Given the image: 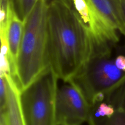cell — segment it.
Returning a JSON list of instances; mask_svg holds the SVG:
<instances>
[{
    "label": "cell",
    "mask_w": 125,
    "mask_h": 125,
    "mask_svg": "<svg viewBox=\"0 0 125 125\" xmlns=\"http://www.w3.org/2000/svg\"><path fill=\"white\" fill-rule=\"evenodd\" d=\"M119 1H120V7L121 12H122L123 19H124L125 21V2L124 0H119Z\"/></svg>",
    "instance_id": "9a60e30c"
},
{
    "label": "cell",
    "mask_w": 125,
    "mask_h": 125,
    "mask_svg": "<svg viewBox=\"0 0 125 125\" xmlns=\"http://www.w3.org/2000/svg\"><path fill=\"white\" fill-rule=\"evenodd\" d=\"M24 21L18 16L13 8V2L10 5L8 12L7 38L9 49V60L11 76L16 81L17 65L20 47L23 36Z\"/></svg>",
    "instance_id": "52a82bcc"
},
{
    "label": "cell",
    "mask_w": 125,
    "mask_h": 125,
    "mask_svg": "<svg viewBox=\"0 0 125 125\" xmlns=\"http://www.w3.org/2000/svg\"><path fill=\"white\" fill-rule=\"evenodd\" d=\"M61 1L70 9L87 32L94 45L93 53L112 51L119 42L118 31L99 15L88 0Z\"/></svg>",
    "instance_id": "5b68a950"
},
{
    "label": "cell",
    "mask_w": 125,
    "mask_h": 125,
    "mask_svg": "<svg viewBox=\"0 0 125 125\" xmlns=\"http://www.w3.org/2000/svg\"><path fill=\"white\" fill-rule=\"evenodd\" d=\"M59 78L49 68L21 91V104L26 125H56V99Z\"/></svg>",
    "instance_id": "277c9868"
},
{
    "label": "cell",
    "mask_w": 125,
    "mask_h": 125,
    "mask_svg": "<svg viewBox=\"0 0 125 125\" xmlns=\"http://www.w3.org/2000/svg\"><path fill=\"white\" fill-rule=\"evenodd\" d=\"M58 87L56 99V125H83L89 119L92 107L73 80Z\"/></svg>",
    "instance_id": "8992f818"
},
{
    "label": "cell",
    "mask_w": 125,
    "mask_h": 125,
    "mask_svg": "<svg viewBox=\"0 0 125 125\" xmlns=\"http://www.w3.org/2000/svg\"><path fill=\"white\" fill-rule=\"evenodd\" d=\"M50 67L59 79L68 81L91 57L94 45L87 32L61 0H48Z\"/></svg>",
    "instance_id": "6da1fadb"
},
{
    "label": "cell",
    "mask_w": 125,
    "mask_h": 125,
    "mask_svg": "<svg viewBox=\"0 0 125 125\" xmlns=\"http://www.w3.org/2000/svg\"><path fill=\"white\" fill-rule=\"evenodd\" d=\"M105 100L114 107V114L109 118L90 116L89 125H125V81Z\"/></svg>",
    "instance_id": "9c48e42d"
},
{
    "label": "cell",
    "mask_w": 125,
    "mask_h": 125,
    "mask_svg": "<svg viewBox=\"0 0 125 125\" xmlns=\"http://www.w3.org/2000/svg\"><path fill=\"white\" fill-rule=\"evenodd\" d=\"M7 83L6 77L0 76V111L5 109L7 103Z\"/></svg>",
    "instance_id": "4fadbf2b"
},
{
    "label": "cell",
    "mask_w": 125,
    "mask_h": 125,
    "mask_svg": "<svg viewBox=\"0 0 125 125\" xmlns=\"http://www.w3.org/2000/svg\"><path fill=\"white\" fill-rule=\"evenodd\" d=\"M124 1H125V0H124Z\"/></svg>",
    "instance_id": "e0dca14e"
},
{
    "label": "cell",
    "mask_w": 125,
    "mask_h": 125,
    "mask_svg": "<svg viewBox=\"0 0 125 125\" xmlns=\"http://www.w3.org/2000/svg\"><path fill=\"white\" fill-rule=\"evenodd\" d=\"M13 8L18 17L24 21L38 0H12Z\"/></svg>",
    "instance_id": "8fae6325"
},
{
    "label": "cell",
    "mask_w": 125,
    "mask_h": 125,
    "mask_svg": "<svg viewBox=\"0 0 125 125\" xmlns=\"http://www.w3.org/2000/svg\"><path fill=\"white\" fill-rule=\"evenodd\" d=\"M48 7V0H38L24 20L15 81L21 91L50 67Z\"/></svg>",
    "instance_id": "7a4b0ae2"
},
{
    "label": "cell",
    "mask_w": 125,
    "mask_h": 125,
    "mask_svg": "<svg viewBox=\"0 0 125 125\" xmlns=\"http://www.w3.org/2000/svg\"><path fill=\"white\" fill-rule=\"evenodd\" d=\"M114 107L107 102H102L94 107L92 109L90 116L95 118L111 117L114 114Z\"/></svg>",
    "instance_id": "7c38bea8"
},
{
    "label": "cell",
    "mask_w": 125,
    "mask_h": 125,
    "mask_svg": "<svg viewBox=\"0 0 125 125\" xmlns=\"http://www.w3.org/2000/svg\"><path fill=\"white\" fill-rule=\"evenodd\" d=\"M0 125H6L4 120L1 117H0Z\"/></svg>",
    "instance_id": "2e32d148"
},
{
    "label": "cell",
    "mask_w": 125,
    "mask_h": 125,
    "mask_svg": "<svg viewBox=\"0 0 125 125\" xmlns=\"http://www.w3.org/2000/svg\"><path fill=\"white\" fill-rule=\"evenodd\" d=\"M115 64L118 69L125 72V56L122 54L117 56L115 58Z\"/></svg>",
    "instance_id": "5bb4252c"
},
{
    "label": "cell",
    "mask_w": 125,
    "mask_h": 125,
    "mask_svg": "<svg viewBox=\"0 0 125 125\" xmlns=\"http://www.w3.org/2000/svg\"><path fill=\"white\" fill-rule=\"evenodd\" d=\"M7 103L4 109L0 111V117L6 125H26L21 104V90L12 76L7 74Z\"/></svg>",
    "instance_id": "ba28073f"
},
{
    "label": "cell",
    "mask_w": 125,
    "mask_h": 125,
    "mask_svg": "<svg viewBox=\"0 0 125 125\" xmlns=\"http://www.w3.org/2000/svg\"><path fill=\"white\" fill-rule=\"evenodd\" d=\"M99 15L125 37V21L119 0H88Z\"/></svg>",
    "instance_id": "30bf717a"
},
{
    "label": "cell",
    "mask_w": 125,
    "mask_h": 125,
    "mask_svg": "<svg viewBox=\"0 0 125 125\" xmlns=\"http://www.w3.org/2000/svg\"><path fill=\"white\" fill-rule=\"evenodd\" d=\"M112 51L95 52L73 79L92 107L103 102L125 81V72L116 67Z\"/></svg>",
    "instance_id": "3957f363"
}]
</instances>
